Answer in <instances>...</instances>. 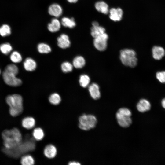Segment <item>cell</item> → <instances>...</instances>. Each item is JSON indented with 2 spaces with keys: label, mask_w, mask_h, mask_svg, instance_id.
Masks as SVG:
<instances>
[{
  "label": "cell",
  "mask_w": 165,
  "mask_h": 165,
  "mask_svg": "<svg viewBox=\"0 0 165 165\" xmlns=\"http://www.w3.org/2000/svg\"><path fill=\"white\" fill-rule=\"evenodd\" d=\"M92 25L93 26L99 25V24L98 22L97 21H94L92 23Z\"/></svg>",
  "instance_id": "37"
},
{
  "label": "cell",
  "mask_w": 165,
  "mask_h": 165,
  "mask_svg": "<svg viewBox=\"0 0 165 165\" xmlns=\"http://www.w3.org/2000/svg\"><path fill=\"white\" fill-rule=\"evenodd\" d=\"M68 164L69 165H80V163L77 162L73 161L69 162Z\"/></svg>",
  "instance_id": "34"
},
{
  "label": "cell",
  "mask_w": 165,
  "mask_h": 165,
  "mask_svg": "<svg viewBox=\"0 0 165 165\" xmlns=\"http://www.w3.org/2000/svg\"><path fill=\"white\" fill-rule=\"evenodd\" d=\"M95 7L96 9L102 13L106 14L108 13V6L105 2L100 1L96 3Z\"/></svg>",
  "instance_id": "17"
},
{
  "label": "cell",
  "mask_w": 165,
  "mask_h": 165,
  "mask_svg": "<svg viewBox=\"0 0 165 165\" xmlns=\"http://www.w3.org/2000/svg\"><path fill=\"white\" fill-rule=\"evenodd\" d=\"M6 101L9 106V112L11 116L13 117L21 114L23 111V99L18 94H13L7 96Z\"/></svg>",
  "instance_id": "2"
},
{
  "label": "cell",
  "mask_w": 165,
  "mask_h": 165,
  "mask_svg": "<svg viewBox=\"0 0 165 165\" xmlns=\"http://www.w3.org/2000/svg\"><path fill=\"white\" fill-rule=\"evenodd\" d=\"M72 62V65L74 67L77 69H80L85 66L86 61L83 57L78 56L74 59Z\"/></svg>",
  "instance_id": "21"
},
{
  "label": "cell",
  "mask_w": 165,
  "mask_h": 165,
  "mask_svg": "<svg viewBox=\"0 0 165 165\" xmlns=\"http://www.w3.org/2000/svg\"><path fill=\"white\" fill-rule=\"evenodd\" d=\"M61 27V23L56 18H53L51 22L48 24L47 28L51 32H55L58 31Z\"/></svg>",
  "instance_id": "15"
},
{
  "label": "cell",
  "mask_w": 165,
  "mask_h": 165,
  "mask_svg": "<svg viewBox=\"0 0 165 165\" xmlns=\"http://www.w3.org/2000/svg\"><path fill=\"white\" fill-rule=\"evenodd\" d=\"M120 58L124 65L134 67L137 64L138 59L135 52L133 50L124 49L120 51Z\"/></svg>",
  "instance_id": "4"
},
{
  "label": "cell",
  "mask_w": 165,
  "mask_h": 165,
  "mask_svg": "<svg viewBox=\"0 0 165 165\" xmlns=\"http://www.w3.org/2000/svg\"><path fill=\"white\" fill-rule=\"evenodd\" d=\"M88 90L92 98L94 100L99 99L101 96L99 86L95 83H93L88 86Z\"/></svg>",
  "instance_id": "10"
},
{
  "label": "cell",
  "mask_w": 165,
  "mask_h": 165,
  "mask_svg": "<svg viewBox=\"0 0 165 165\" xmlns=\"http://www.w3.org/2000/svg\"><path fill=\"white\" fill-rule=\"evenodd\" d=\"M1 73V70H0V74Z\"/></svg>",
  "instance_id": "38"
},
{
  "label": "cell",
  "mask_w": 165,
  "mask_h": 165,
  "mask_svg": "<svg viewBox=\"0 0 165 165\" xmlns=\"http://www.w3.org/2000/svg\"><path fill=\"white\" fill-rule=\"evenodd\" d=\"M57 153L56 148L52 144L48 145L46 146L44 150L45 155L49 158H54L56 155Z\"/></svg>",
  "instance_id": "16"
},
{
  "label": "cell",
  "mask_w": 165,
  "mask_h": 165,
  "mask_svg": "<svg viewBox=\"0 0 165 165\" xmlns=\"http://www.w3.org/2000/svg\"><path fill=\"white\" fill-rule=\"evenodd\" d=\"M50 102L53 105H57L61 101V97L59 94L57 93L52 94L49 98Z\"/></svg>",
  "instance_id": "27"
},
{
  "label": "cell",
  "mask_w": 165,
  "mask_h": 165,
  "mask_svg": "<svg viewBox=\"0 0 165 165\" xmlns=\"http://www.w3.org/2000/svg\"><path fill=\"white\" fill-rule=\"evenodd\" d=\"M156 77L159 81L161 83H165V71L159 72L156 74Z\"/></svg>",
  "instance_id": "33"
},
{
  "label": "cell",
  "mask_w": 165,
  "mask_h": 165,
  "mask_svg": "<svg viewBox=\"0 0 165 165\" xmlns=\"http://www.w3.org/2000/svg\"><path fill=\"white\" fill-rule=\"evenodd\" d=\"M90 81V78L88 75L82 74L79 77V82L82 87L86 88L89 86Z\"/></svg>",
  "instance_id": "24"
},
{
  "label": "cell",
  "mask_w": 165,
  "mask_h": 165,
  "mask_svg": "<svg viewBox=\"0 0 165 165\" xmlns=\"http://www.w3.org/2000/svg\"><path fill=\"white\" fill-rule=\"evenodd\" d=\"M67 1L70 3H75L78 0H67Z\"/></svg>",
  "instance_id": "36"
},
{
  "label": "cell",
  "mask_w": 165,
  "mask_h": 165,
  "mask_svg": "<svg viewBox=\"0 0 165 165\" xmlns=\"http://www.w3.org/2000/svg\"><path fill=\"white\" fill-rule=\"evenodd\" d=\"M23 65L25 69L28 71H33L37 67V64L35 61L29 57L25 60Z\"/></svg>",
  "instance_id": "18"
},
{
  "label": "cell",
  "mask_w": 165,
  "mask_h": 165,
  "mask_svg": "<svg viewBox=\"0 0 165 165\" xmlns=\"http://www.w3.org/2000/svg\"><path fill=\"white\" fill-rule=\"evenodd\" d=\"M3 144L6 149L14 148L22 142V136L20 130L14 128L10 130H6L2 133Z\"/></svg>",
  "instance_id": "1"
},
{
  "label": "cell",
  "mask_w": 165,
  "mask_h": 165,
  "mask_svg": "<svg viewBox=\"0 0 165 165\" xmlns=\"http://www.w3.org/2000/svg\"><path fill=\"white\" fill-rule=\"evenodd\" d=\"M48 12L50 15L58 17L62 15L63 10L61 6L59 4L53 3L49 6Z\"/></svg>",
  "instance_id": "12"
},
{
  "label": "cell",
  "mask_w": 165,
  "mask_h": 165,
  "mask_svg": "<svg viewBox=\"0 0 165 165\" xmlns=\"http://www.w3.org/2000/svg\"><path fill=\"white\" fill-rule=\"evenodd\" d=\"M91 31V35L94 38L105 33V29L104 27L99 25L92 26Z\"/></svg>",
  "instance_id": "19"
},
{
  "label": "cell",
  "mask_w": 165,
  "mask_h": 165,
  "mask_svg": "<svg viewBox=\"0 0 165 165\" xmlns=\"http://www.w3.org/2000/svg\"><path fill=\"white\" fill-rule=\"evenodd\" d=\"M16 74L4 71L2 74L3 78L5 82L8 85L12 86H18L21 85L22 81L20 79L16 77Z\"/></svg>",
  "instance_id": "6"
},
{
  "label": "cell",
  "mask_w": 165,
  "mask_h": 165,
  "mask_svg": "<svg viewBox=\"0 0 165 165\" xmlns=\"http://www.w3.org/2000/svg\"><path fill=\"white\" fill-rule=\"evenodd\" d=\"M161 105L165 109V98L162 100L161 101Z\"/></svg>",
  "instance_id": "35"
},
{
  "label": "cell",
  "mask_w": 165,
  "mask_h": 165,
  "mask_svg": "<svg viewBox=\"0 0 165 165\" xmlns=\"http://www.w3.org/2000/svg\"><path fill=\"white\" fill-rule=\"evenodd\" d=\"M108 38V35L105 32L94 38L93 44L95 47L101 51L105 50L107 47Z\"/></svg>",
  "instance_id": "7"
},
{
  "label": "cell",
  "mask_w": 165,
  "mask_h": 165,
  "mask_svg": "<svg viewBox=\"0 0 165 165\" xmlns=\"http://www.w3.org/2000/svg\"><path fill=\"white\" fill-rule=\"evenodd\" d=\"M57 44L58 46L63 49L69 47L71 42L68 36L64 34H62L57 38Z\"/></svg>",
  "instance_id": "11"
},
{
  "label": "cell",
  "mask_w": 165,
  "mask_h": 165,
  "mask_svg": "<svg viewBox=\"0 0 165 165\" xmlns=\"http://www.w3.org/2000/svg\"><path fill=\"white\" fill-rule=\"evenodd\" d=\"M22 125L24 127L27 129H31L35 126V122L34 118L28 117L24 118L22 121Z\"/></svg>",
  "instance_id": "20"
},
{
  "label": "cell",
  "mask_w": 165,
  "mask_h": 165,
  "mask_svg": "<svg viewBox=\"0 0 165 165\" xmlns=\"http://www.w3.org/2000/svg\"><path fill=\"white\" fill-rule=\"evenodd\" d=\"M11 33L10 27L7 25H4L0 28V34L2 36L9 35Z\"/></svg>",
  "instance_id": "32"
},
{
  "label": "cell",
  "mask_w": 165,
  "mask_h": 165,
  "mask_svg": "<svg viewBox=\"0 0 165 165\" xmlns=\"http://www.w3.org/2000/svg\"><path fill=\"white\" fill-rule=\"evenodd\" d=\"M62 25L66 27L73 28L76 26V23L73 18H69L67 17H64L61 20Z\"/></svg>",
  "instance_id": "22"
},
{
  "label": "cell",
  "mask_w": 165,
  "mask_h": 165,
  "mask_svg": "<svg viewBox=\"0 0 165 165\" xmlns=\"http://www.w3.org/2000/svg\"><path fill=\"white\" fill-rule=\"evenodd\" d=\"M137 110L140 112L144 113L149 111L151 108V105L147 100L142 99L139 100L136 105Z\"/></svg>",
  "instance_id": "13"
},
{
  "label": "cell",
  "mask_w": 165,
  "mask_h": 165,
  "mask_svg": "<svg viewBox=\"0 0 165 165\" xmlns=\"http://www.w3.org/2000/svg\"><path fill=\"white\" fill-rule=\"evenodd\" d=\"M152 56L156 60L161 59L165 55L164 49L160 46H155L152 49Z\"/></svg>",
  "instance_id": "14"
},
{
  "label": "cell",
  "mask_w": 165,
  "mask_h": 165,
  "mask_svg": "<svg viewBox=\"0 0 165 165\" xmlns=\"http://www.w3.org/2000/svg\"><path fill=\"white\" fill-rule=\"evenodd\" d=\"M12 49L11 46L9 43L2 44L0 46V50L4 54H8Z\"/></svg>",
  "instance_id": "29"
},
{
  "label": "cell",
  "mask_w": 165,
  "mask_h": 165,
  "mask_svg": "<svg viewBox=\"0 0 165 165\" xmlns=\"http://www.w3.org/2000/svg\"><path fill=\"white\" fill-rule=\"evenodd\" d=\"M109 18L114 21H118L121 20L122 18L123 12L122 9L120 8H113L109 10Z\"/></svg>",
  "instance_id": "9"
},
{
  "label": "cell",
  "mask_w": 165,
  "mask_h": 165,
  "mask_svg": "<svg viewBox=\"0 0 165 165\" xmlns=\"http://www.w3.org/2000/svg\"><path fill=\"white\" fill-rule=\"evenodd\" d=\"M37 50L39 53L42 54L48 53L51 51L50 46L44 43H41L38 45Z\"/></svg>",
  "instance_id": "23"
},
{
  "label": "cell",
  "mask_w": 165,
  "mask_h": 165,
  "mask_svg": "<svg viewBox=\"0 0 165 165\" xmlns=\"http://www.w3.org/2000/svg\"><path fill=\"white\" fill-rule=\"evenodd\" d=\"M35 147V143L32 140H27L24 142H22L18 146L12 149L18 150L20 149L17 156L29 151L33 150Z\"/></svg>",
  "instance_id": "8"
},
{
  "label": "cell",
  "mask_w": 165,
  "mask_h": 165,
  "mask_svg": "<svg viewBox=\"0 0 165 165\" xmlns=\"http://www.w3.org/2000/svg\"><path fill=\"white\" fill-rule=\"evenodd\" d=\"M11 61L15 63H19L22 60V57L20 54L17 51L13 52L10 56Z\"/></svg>",
  "instance_id": "30"
},
{
  "label": "cell",
  "mask_w": 165,
  "mask_h": 165,
  "mask_svg": "<svg viewBox=\"0 0 165 165\" xmlns=\"http://www.w3.org/2000/svg\"><path fill=\"white\" fill-rule=\"evenodd\" d=\"M20 163L23 165H32L35 163L33 157L30 155H26L22 157Z\"/></svg>",
  "instance_id": "25"
},
{
  "label": "cell",
  "mask_w": 165,
  "mask_h": 165,
  "mask_svg": "<svg viewBox=\"0 0 165 165\" xmlns=\"http://www.w3.org/2000/svg\"><path fill=\"white\" fill-rule=\"evenodd\" d=\"M32 134L34 138L37 141L42 139L44 135L43 131L40 128H37L34 129Z\"/></svg>",
  "instance_id": "26"
},
{
  "label": "cell",
  "mask_w": 165,
  "mask_h": 165,
  "mask_svg": "<svg viewBox=\"0 0 165 165\" xmlns=\"http://www.w3.org/2000/svg\"><path fill=\"white\" fill-rule=\"evenodd\" d=\"M61 67L62 71L65 73L71 72L73 68V65L68 61L63 62L61 65Z\"/></svg>",
  "instance_id": "28"
},
{
  "label": "cell",
  "mask_w": 165,
  "mask_h": 165,
  "mask_svg": "<svg viewBox=\"0 0 165 165\" xmlns=\"http://www.w3.org/2000/svg\"><path fill=\"white\" fill-rule=\"evenodd\" d=\"M79 127L84 130H88L94 128L97 123L95 116L91 114H83L79 118Z\"/></svg>",
  "instance_id": "5"
},
{
  "label": "cell",
  "mask_w": 165,
  "mask_h": 165,
  "mask_svg": "<svg viewBox=\"0 0 165 165\" xmlns=\"http://www.w3.org/2000/svg\"><path fill=\"white\" fill-rule=\"evenodd\" d=\"M132 112L130 110L125 107L119 109L116 114V118L119 125L123 128L129 127L132 124Z\"/></svg>",
  "instance_id": "3"
},
{
  "label": "cell",
  "mask_w": 165,
  "mask_h": 165,
  "mask_svg": "<svg viewBox=\"0 0 165 165\" xmlns=\"http://www.w3.org/2000/svg\"><path fill=\"white\" fill-rule=\"evenodd\" d=\"M4 71L13 73L16 75L18 72V68L15 65L10 64L8 65L6 67Z\"/></svg>",
  "instance_id": "31"
}]
</instances>
